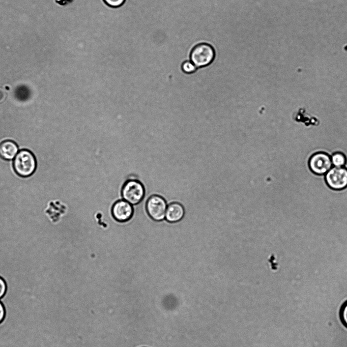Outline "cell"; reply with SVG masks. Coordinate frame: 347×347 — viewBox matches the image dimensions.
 <instances>
[{
	"instance_id": "6da1fadb",
	"label": "cell",
	"mask_w": 347,
	"mask_h": 347,
	"mask_svg": "<svg viewBox=\"0 0 347 347\" xmlns=\"http://www.w3.org/2000/svg\"><path fill=\"white\" fill-rule=\"evenodd\" d=\"M13 166L17 175L22 178L28 177L36 170L37 167L36 158L29 150H22L15 156Z\"/></svg>"
},
{
	"instance_id": "7a4b0ae2",
	"label": "cell",
	"mask_w": 347,
	"mask_h": 347,
	"mask_svg": "<svg viewBox=\"0 0 347 347\" xmlns=\"http://www.w3.org/2000/svg\"><path fill=\"white\" fill-rule=\"evenodd\" d=\"M215 56L214 48L208 43H202L193 48L190 52V60L197 68H201L211 64Z\"/></svg>"
},
{
	"instance_id": "3957f363",
	"label": "cell",
	"mask_w": 347,
	"mask_h": 347,
	"mask_svg": "<svg viewBox=\"0 0 347 347\" xmlns=\"http://www.w3.org/2000/svg\"><path fill=\"white\" fill-rule=\"evenodd\" d=\"M121 194L124 200L132 205H136L143 199L145 194L144 188L139 181L129 180L123 186Z\"/></svg>"
},
{
	"instance_id": "277c9868",
	"label": "cell",
	"mask_w": 347,
	"mask_h": 347,
	"mask_svg": "<svg viewBox=\"0 0 347 347\" xmlns=\"http://www.w3.org/2000/svg\"><path fill=\"white\" fill-rule=\"evenodd\" d=\"M146 210L150 217L154 221H161L164 219L167 207L166 200L162 196L153 195L146 203Z\"/></svg>"
},
{
	"instance_id": "5b68a950",
	"label": "cell",
	"mask_w": 347,
	"mask_h": 347,
	"mask_svg": "<svg viewBox=\"0 0 347 347\" xmlns=\"http://www.w3.org/2000/svg\"><path fill=\"white\" fill-rule=\"evenodd\" d=\"M327 185L332 189L341 190L347 187V168L332 166L325 175Z\"/></svg>"
},
{
	"instance_id": "8992f818",
	"label": "cell",
	"mask_w": 347,
	"mask_h": 347,
	"mask_svg": "<svg viewBox=\"0 0 347 347\" xmlns=\"http://www.w3.org/2000/svg\"><path fill=\"white\" fill-rule=\"evenodd\" d=\"M308 164L310 170L318 175H325L333 166L331 156L324 152L312 155Z\"/></svg>"
},
{
	"instance_id": "52a82bcc",
	"label": "cell",
	"mask_w": 347,
	"mask_h": 347,
	"mask_svg": "<svg viewBox=\"0 0 347 347\" xmlns=\"http://www.w3.org/2000/svg\"><path fill=\"white\" fill-rule=\"evenodd\" d=\"M134 212L132 205L125 200H119L112 206L111 213L114 219L120 222L129 220Z\"/></svg>"
},
{
	"instance_id": "ba28073f",
	"label": "cell",
	"mask_w": 347,
	"mask_h": 347,
	"mask_svg": "<svg viewBox=\"0 0 347 347\" xmlns=\"http://www.w3.org/2000/svg\"><path fill=\"white\" fill-rule=\"evenodd\" d=\"M184 214V209L181 204L172 203L167 207L165 218L169 222H177L183 218Z\"/></svg>"
},
{
	"instance_id": "9c48e42d",
	"label": "cell",
	"mask_w": 347,
	"mask_h": 347,
	"mask_svg": "<svg viewBox=\"0 0 347 347\" xmlns=\"http://www.w3.org/2000/svg\"><path fill=\"white\" fill-rule=\"evenodd\" d=\"M18 152L17 144L10 140H5L0 143V157L6 160L13 159Z\"/></svg>"
},
{
	"instance_id": "30bf717a",
	"label": "cell",
	"mask_w": 347,
	"mask_h": 347,
	"mask_svg": "<svg viewBox=\"0 0 347 347\" xmlns=\"http://www.w3.org/2000/svg\"><path fill=\"white\" fill-rule=\"evenodd\" d=\"M331 160L333 166L336 167L344 166L347 161L345 155L341 152H336L332 154Z\"/></svg>"
},
{
	"instance_id": "8fae6325",
	"label": "cell",
	"mask_w": 347,
	"mask_h": 347,
	"mask_svg": "<svg viewBox=\"0 0 347 347\" xmlns=\"http://www.w3.org/2000/svg\"><path fill=\"white\" fill-rule=\"evenodd\" d=\"M181 68L184 73L191 74L195 72L197 67L190 61H186L183 63Z\"/></svg>"
},
{
	"instance_id": "7c38bea8",
	"label": "cell",
	"mask_w": 347,
	"mask_h": 347,
	"mask_svg": "<svg viewBox=\"0 0 347 347\" xmlns=\"http://www.w3.org/2000/svg\"><path fill=\"white\" fill-rule=\"evenodd\" d=\"M340 316L342 323L347 327V301L344 303L341 308Z\"/></svg>"
},
{
	"instance_id": "4fadbf2b",
	"label": "cell",
	"mask_w": 347,
	"mask_h": 347,
	"mask_svg": "<svg viewBox=\"0 0 347 347\" xmlns=\"http://www.w3.org/2000/svg\"><path fill=\"white\" fill-rule=\"evenodd\" d=\"M108 6L112 8H118L121 6L125 0H103Z\"/></svg>"
},
{
	"instance_id": "5bb4252c",
	"label": "cell",
	"mask_w": 347,
	"mask_h": 347,
	"mask_svg": "<svg viewBox=\"0 0 347 347\" xmlns=\"http://www.w3.org/2000/svg\"><path fill=\"white\" fill-rule=\"evenodd\" d=\"M7 285L6 281L0 276V299L3 298L6 294Z\"/></svg>"
},
{
	"instance_id": "9a60e30c",
	"label": "cell",
	"mask_w": 347,
	"mask_h": 347,
	"mask_svg": "<svg viewBox=\"0 0 347 347\" xmlns=\"http://www.w3.org/2000/svg\"><path fill=\"white\" fill-rule=\"evenodd\" d=\"M6 314L5 307L2 302L0 301V324L4 321Z\"/></svg>"
},
{
	"instance_id": "2e32d148",
	"label": "cell",
	"mask_w": 347,
	"mask_h": 347,
	"mask_svg": "<svg viewBox=\"0 0 347 347\" xmlns=\"http://www.w3.org/2000/svg\"><path fill=\"white\" fill-rule=\"evenodd\" d=\"M6 94L5 92L3 90V89L0 88V102H2L3 100H4Z\"/></svg>"
}]
</instances>
